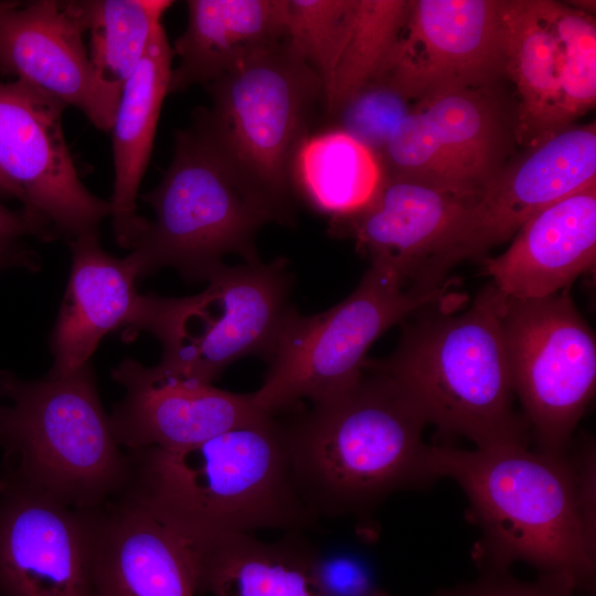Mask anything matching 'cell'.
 Here are the masks:
<instances>
[{"label": "cell", "mask_w": 596, "mask_h": 596, "mask_svg": "<svg viewBox=\"0 0 596 596\" xmlns=\"http://www.w3.org/2000/svg\"><path fill=\"white\" fill-rule=\"evenodd\" d=\"M100 542L117 596L198 595L187 543L129 498L100 508Z\"/></svg>", "instance_id": "cb8c5ba5"}, {"label": "cell", "mask_w": 596, "mask_h": 596, "mask_svg": "<svg viewBox=\"0 0 596 596\" xmlns=\"http://www.w3.org/2000/svg\"><path fill=\"white\" fill-rule=\"evenodd\" d=\"M355 0H286L288 46L319 77L323 103L349 40Z\"/></svg>", "instance_id": "f1b7e54d"}, {"label": "cell", "mask_w": 596, "mask_h": 596, "mask_svg": "<svg viewBox=\"0 0 596 596\" xmlns=\"http://www.w3.org/2000/svg\"><path fill=\"white\" fill-rule=\"evenodd\" d=\"M461 300L451 294L403 321L395 350L366 359L364 369L386 376L443 436L465 437L476 448L528 446L501 326L507 297L489 283L454 315Z\"/></svg>", "instance_id": "3957f363"}, {"label": "cell", "mask_w": 596, "mask_h": 596, "mask_svg": "<svg viewBox=\"0 0 596 596\" xmlns=\"http://www.w3.org/2000/svg\"><path fill=\"white\" fill-rule=\"evenodd\" d=\"M502 333L515 396L538 450L567 454L596 383V340L564 291L507 298Z\"/></svg>", "instance_id": "30bf717a"}, {"label": "cell", "mask_w": 596, "mask_h": 596, "mask_svg": "<svg viewBox=\"0 0 596 596\" xmlns=\"http://www.w3.org/2000/svg\"><path fill=\"white\" fill-rule=\"evenodd\" d=\"M19 3L15 1H0V20L1 18L9 12L11 9L17 7Z\"/></svg>", "instance_id": "e575fe53"}, {"label": "cell", "mask_w": 596, "mask_h": 596, "mask_svg": "<svg viewBox=\"0 0 596 596\" xmlns=\"http://www.w3.org/2000/svg\"><path fill=\"white\" fill-rule=\"evenodd\" d=\"M65 104L21 81L0 83V171L52 238L97 231L109 201L82 183L62 128Z\"/></svg>", "instance_id": "9a60e30c"}, {"label": "cell", "mask_w": 596, "mask_h": 596, "mask_svg": "<svg viewBox=\"0 0 596 596\" xmlns=\"http://www.w3.org/2000/svg\"><path fill=\"white\" fill-rule=\"evenodd\" d=\"M4 451L0 486L78 509H98L126 489L130 461L117 443L89 363L67 374L21 380L0 371Z\"/></svg>", "instance_id": "5b68a950"}, {"label": "cell", "mask_w": 596, "mask_h": 596, "mask_svg": "<svg viewBox=\"0 0 596 596\" xmlns=\"http://www.w3.org/2000/svg\"><path fill=\"white\" fill-rule=\"evenodd\" d=\"M175 40L168 93L210 84L256 52L285 41L286 0H190Z\"/></svg>", "instance_id": "7402d4cb"}, {"label": "cell", "mask_w": 596, "mask_h": 596, "mask_svg": "<svg viewBox=\"0 0 596 596\" xmlns=\"http://www.w3.org/2000/svg\"><path fill=\"white\" fill-rule=\"evenodd\" d=\"M312 566L324 596H389L371 566L359 554L343 549L311 553Z\"/></svg>", "instance_id": "4dcf8cb0"}, {"label": "cell", "mask_w": 596, "mask_h": 596, "mask_svg": "<svg viewBox=\"0 0 596 596\" xmlns=\"http://www.w3.org/2000/svg\"><path fill=\"white\" fill-rule=\"evenodd\" d=\"M74 1L18 4L0 20V70L111 130L116 111L95 77Z\"/></svg>", "instance_id": "ac0fdd59"}, {"label": "cell", "mask_w": 596, "mask_h": 596, "mask_svg": "<svg viewBox=\"0 0 596 596\" xmlns=\"http://www.w3.org/2000/svg\"><path fill=\"white\" fill-rule=\"evenodd\" d=\"M207 87L211 106L196 113L193 128L235 167L275 222L290 224L292 160L323 102L321 81L285 39Z\"/></svg>", "instance_id": "8992f818"}, {"label": "cell", "mask_w": 596, "mask_h": 596, "mask_svg": "<svg viewBox=\"0 0 596 596\" xmlns=\"http://www.w3.org/2000/svg\"><path fill=\"white\" fill-rule=\"evenodd\" d=\"M172 57L160 24L124 86L111 127L115 181L109 204L115 237L121 247L132 248L149 222L138 215L136 201L169 89Z\"/></svg>", "instance_id": "603a6c76"}, {"label": "cell", "mask_w": 596, "mask_h": 596, "mask_svg": "<svg viewBox=\"0 0 596 596\" xmlns=\"http://www.w3.org/2000/svg\"><path fill=\"white\" fill-rule=\"evenodd\" d=\"M425 467L433 482L453 479L465 492L468 517L481 539L486 571L515 562L540 577L590 590L595 576V456L577 459L528 446L461 449L428 445Z\"/></svg>", "instance_id": "6da1fadb"}, {"label": "cell", "mask_w": 596, "mask_h": 596, "mask_svg": "<svg viewBox=\"0 0 596 596\" xmlns=\"http://www.w3.org/2000/svg\"><path fill=\"white\" fill-rule=\"evenodd\" d=\"M128 456L121 494L189 547L258 530L306 529L316 520L296 488L275 415L192 447L145 448Z\"/></svg>", "instance_id": "7a4b0ae2"}, {"label": "cell", "mask_w": 596, "mask_h": 596, "mask_svg": "<svg viewBox=\"0 0 596 596\" xmlns=\"http://www.w3.org/2000/svg\"><path fill=\"white\" fill-rule=\"evenodd\" d=\"M413 105L389 79L381 77L360 88L330 116L334 128L351 135L379 157L390 132Z\"/></svg>", "instance_id": "f546056e"}, {"label": "cell", "mask_w": 596, "mask_h": 596, "mask_svg": "<svg viewBox=\"0 0 596 596\" xmlns=\"http://www.w3.org/2000/svg\"><path fill=\"white\" fill-rule=\"evenodd\" d=\"M100 508L0 486V596H117L102 549Z\"/></svg>", "instance_id": "5bb4252c"}, {"label": "cell", "mask_w": 596, "mask_h": 596, "mask_svg": "<svg viewBox=\"0 0 596 596\" xmlns=\"http://www.w3.org/2000/svg\"><path fill=\"white\" fill-rule=\"evenodd\" d=\"M288 265L284 257L223 264L196 295L139 294L125 329L158 339L161 369L212 383L240 359L269 360L291 307Z\"/></svg>", "instance_id": "ba28073f"}, {"label": "cell", "mask_w": 596, "mask_h": 596, "mask_svg": "<svg viewBox=\"0 0 596 596\" xmlns=\"http://www.w3.org/2000/svg\"><path fill=\"white\" fill-rule=\"evenodd\" d=\"M574 588L540 577L522 582L507 571H487L476 582L440 592L437 596H578Z\"/></svg>", "instance_id": "d6a6232c"}, {"label": "cell", "mask_w": 596, "mask_h": 596, "mask_svg": "<svg viewBox=\"0 0 596 596\" xmlns=\"http://www.w3.org/2000/svg\"><path fill=\"white\" fill-rule=\"evenodd\" d=\"M383 178L377 155L338 128L308 135L292 160L294 193L331 221L363 210L376 195Z\"/></svg>", "instance_id": "484cf974"}, {"label": "cell", "mask_w": 596, "mask_h": 596, "mask_svg": "<svg viewBox=\"0 0 596 596\" xmlns=\"http://www.w3.org/2000/svg\"><path fill=\"white\" fill-rule=\"evenodd\" d=\"M29 236L52 240L47 231L23 210L12 211L0 203V270L38 269V259L25 245L24 240Z\"/></svg>", "instance_id": "1f68e13d"}, {"label": "cell", "mask_w": 596, "mask_h": 596, "mask_svg": "<svg viewBox=\"0 0 596 596\" xmlns=\"http://www.w3.org/2000/svg\"><path fill=\"white\" fill-rule=\"evenodd\" d=\"M72 266L51 334L52 374L72 373L89 363L99 341L127 324L137 298L139 266L130 254L109 255L97 231L70 240Z\"/></svg>", "instance_id": "44dd1931"}, {"label": "cell", "mask_w": 596, "mask_h": 596, "mask_svg": "<svg viewBox=\"0 0 596 596\" xmlns=\"http://www.w3.org/2000/svg\"><path fill=\"white\" fill-rule=\"evenodd\" d=\"M475 196L384 174L374 199L360 212L331 221V231L353 238L371 266L407 287Z\"/></svg>", "instance_id": "d6986e66"}, {"label": "cell", "mask_w": 596, "mask_h": 596, "mask_svg": "<svg viewBox=\"0 0 596 596\" xmlns=\"http://www.w3.org/2000/svg\"><path fill=\"white\" fill-rule=\"evenodd\" d=\"M425 426L386 376L365 371L350 390L283 423L299 496L316 518L362 514L391 493L432 483Z\"/></svg>", "instance_id": "277c9868"}, {"label": "cell", "mask_w": 596, "mask_h": 596, "mask_svg": "<svg viewBox=\"0 0 596 596\" xmlns=\"http://www.w3.org/2000/svg\"><path fill=\"white\" fill-rule=\"evenodd\" d=\"M515 107L500 86L448 89L415 103L379 158L385 175L477 195L509 162Z\"/></svg>", "instance_id": "4fadbf2b"}, {"label": "cell", "mask_w": 596, "mask_h": 596, "mask_svg": "<svg viewBox=\"0 0 596 596\" xmlns=\"http://www.w3.org/2000/svg\"><path fill=\"white\" fill-rule=\"evenodd\" d=\"M189 549L198 594L324 596L313 571L312 549L298 540L268 543L252 534H232Z\"/></svg>", "instance_id": "d4e9b609"}, {"label": "cell", "mask_w": 596, "mask_h": 596, "mask_svg": "<svg viewBox=\"0 0 596 596\" xmlns=\"http://www.w3.org/2000/svg\"><path fill=\"white\" fill-rule=\"evenodd\" d=\"M2 405H0V414H1Z\"/></svg>", "instance_id": "d590c367"}, {"label": "cell", "mask_w": 596, "mask_h": 596, "mask_svg": "<svg viewBox=\"0 0 596 596\" xmlns=\"http://www.w3.org/2000/svg\"><path fill=\"white\" fill-rule=\"evenodd\" d=\"M89 34L88 56L95 77L117 111L126 82L136 71L151 36L172 6L168 0L74 1Z\"/></svg>", "instance_id": "4316f807"}, {"label": "cell", "mask_w": 596, "mask_h": 596, "mask_svg": "<svg viewBox=\"0 0 596 596\" xmlns=\"http://www.w3.org/2000/svg\"><path fill=\"white\" fill-rule=\"evenodd\" d=\"M408 0H355L354 19L324 100L331 115L368 83L381 78L405 24Z\"/></svg>", "instance_id": "83f0119b"}, {"label": "cell", "mask_w": 596, "mask_h": 596, "mask_svg": "<svg viewBox=\"0 0 596 596\" xmlns=\"http://www.w3.org/2000/svg\"><path fill=\"white\" fill-rule=\"evenodd\" d=\"M0 192L19 199L17 188L0 171Z\"/></svg>", "instance_id": "836d02e7"}, {"label": "cell", "mask_w": 596, "mask_h": 596, "mask_svg": "<svg viewBox=\"0 0 596 596\" xmlns=\"http://www.w3.org/2000/svg\"><path fill=\"white\" fill-rule=\"evenodd\" d=\"M504 22L517 143L526 149L594 107L596 24L590 13L551 0H505Z\"/></svg>", "instance_id": "8fae6325"}, {"label": "cell", "mask_w": 596, "mask_h": 596, "mask_svg": "<svg viewBox=\"0 0 596 596\" xmlns=\"http://www.w3.org/2000/svg\"><path fill=\"white\" fill-rule=\"evenodd\" d=\"M111 375L125 396L109 423L119 446L129 451L192 447L274 415L256 404L253 393L224 391L132 359L121 361Z\"/></svg>", "instance_id": "e0dca14e"}, {"label": "cell", "mask_w": 596, "mask_h": 596, "mask_svg": "<svg viewBox=\"0 0 596 596\" xmlns=\"http://www.w3.org/2000/svg\"><path fill=\"white\" fill-rule=\"evenodd\" d=\"M596 183L595 123L571 126L525 149L467 204L457 222L421 268L411 288L444 286L459 264L483 257L513 238L535 214Z\"/></svg>", "instance_id": "7c38bea8"}, {"label": "cell", "mask_w": 596, "mask_h": 596, "mask_svg": "<svg viewBox=\"0 0 596 596\" xmlns=\"http://www.w3.org/2000/svg\"><path fill=\"white\" fill-rule=\"evenodd\" d=\"M505 0H408L382 77L411 103L507 78Z\"/></svg>", "instance_id": "2e32d148"}, {"label": "cell", "mask_w": 596, "mask_h": 596, "mask_svg": "<svg viewBox=\"0 0 596 596\" xmlns=\"http://www.w3.org/2000/svg\"><path fill=\"white\" fill-rule=\"evenodd\" d=\"M449 285L421 292L370 266L355 289L329 309L305 316L290 307L265 379L253 392L256 404L276 415L350 390L365 374L371 345L393 326L450 296Z\"/></svg>", "instance_id": "9c48e42d"}, {"label": "cell", "mask_w": 596, "mask_h": 596, "mask_svg": "<svg viewBox=\"0 0 596 596\" xmlns=\"http://www.w3.org/2000/svg\"><path fill=\"white\" fill-rule=\"evenodd\" d=\"M141 198L156 219L132 247L140 278L172 267L189 281L207 280L230 254L258 262L256 235L275 222L235 167L194 128L177 132L169 168Z\"/></svg>", "instance_id": "52a82bcc"}, {"label": "cell", "mask_w": 596, "mask_h": 596, "mask_svg": "<svg viewBox=\"0 0 596 596\" xmlns=\"http://www.w3.org/2000/svg\"><path fill=\"white\" fill-rule=\"evenodd\" d=\"M596 260V183L531 217L509 247L483 259L481 274L509 299H541L564 291Z\"/></svg>", "instance_id": "ffe728a7"}]
</instances>
